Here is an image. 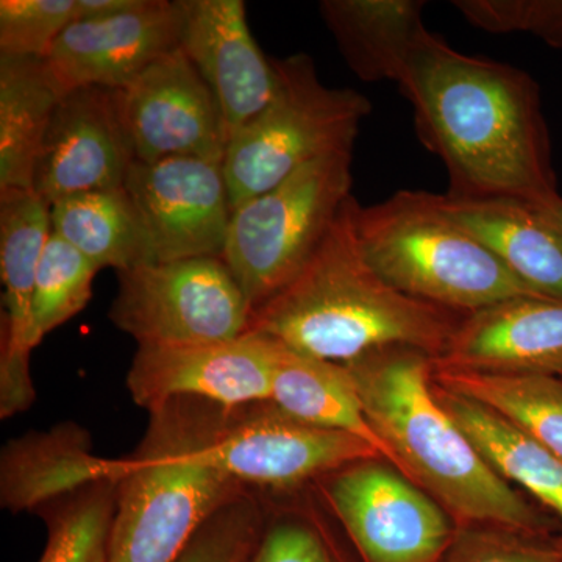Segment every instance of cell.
<instances>
[{
	"label": "cell",
	"instance_id": "1",
	"mask_svg": "<svg viewBox=\"0 0 562 562\" xmlns=\"http://www.w3.org/2000/svg\"><path fill=\"white\" fill-rule=\"evenodd\" d=\"M398 87L422 143L449 172L447 194L536 206L560 195L538 90L522 70L462 54L430 32Z\"/></svg>",
	"mask_w": 562,
	"mask_h": 562
},
{
	"label": "cell",
	"instance_id": "2",
	"mask_svg": "<svg viewBox=\"0 0 562 562\" xmlns=\"http://www.w3.org/2000/svg\"><path fill=\"white\" fill-rule=\"evenodd\" d=\"M355 201L351 195L301 272L255 310L249 331L338 364L391 347L436 360L460 322L395 290L372 268L355 231Z\"/></svg>",
	"mask_w": 562,
	"mask_h": 562
},
{
	"label": "cell",
	"instance_id": "3",
	"mask_svg": "<svg viewBox=\"0 0 562 562\" xmlns=\"http://www.w3.org/2000/svg\"><path fill=\"white\" fill-rule=\"evenodd\" d=\"M346 366L394 468L461 527L490 524L528 538L546 530L541 514L491 468L438 401L431 355L391 347Z\"/></svg>",
	"mask_w": 562,
	"mask_h": 562
},
{
	"label": "cell",
	"instance_id": "4",
	"mask_svg": "<svg viewBox=\"0 0 562 562\" xmlns=\"http://www.w3.org/2000/svg\"><path fill=\"white\" fill-rule=\"evenodd\" d=\"M176 398L150 413L146 438L116 483L106 562H177L203 525L244 495L209 460L225 408Z\"/></svg>",
	"mask_w": 562,
	"mask_h": 562
},
{
	"label": "cell",
	"instance_id": "5",
	"mask_svg": "<svg viewBox=\"0 0 562 562\" xmlns=\"http://www.w3.org/2000/svg\"><path fill=\"white\" fill-rule=\"evenodd\" d=\"M355 231L373 269L395 290L452 313L539 297L439 205L438 194L398 191L372 206L355 201Z\"/></svg>",
	"mask_w": 562,
	"mask_h": 562
},
{
	"label": "cell",
	"instance_id": "6",
	"mask_svg": "<svg viewBox=\"0 0 562 562\" xmlns=\"http://www.w3.org/2000/svg\"><path fill=\"white\" fill-rule=\"evenodd\" d=\"M277 88L228 143L224 172L232 209L265 194L324 155L353 150L372 105L353 90L322 83L310 55L273 58Z\"/></svg>",
	"mask_w": 562,
	"mask_h": 562
},
{
	"label": "cell",
	"instance_id": "7",
	"mask_svg": "<svg viewBox=\"0 0 562 562\" xmlns=\"http://www.w3.org/2000/svg\"><path fill=\"white\" fill-rule=\"evenodd\" d=\"M351 154L324 155L233 210L221 258L251 314L301 272L349 202Z\"/></svg>",
	"mask_w": 562,
	"mask_h": 562
},
{
	"label": "cell",
	"instance_id": "8",
	"mask_svg": "<svg viewBox=\"0 0 562 562\" xmlns=\"http://www.w3.org/2000/svg\"><path fill=\"white\" fill-rule=\"evenodd\" d=\"M110 321L140 346L233 341L251 310L221 257L150 262L117 272Z\"/></svg>",
	"mask_w": 562,
	"mask_h": 562
},
{
	"label": "cell",
	"instance_id": "9",
	"mask_svg": "<svg viewBox=\"0 0 562 562\" xmlns=\"http://www.w3.org/2000/svg\"><path fill=\"white\" fill-rule=\"evenodd\" d=\"M327 497L364 562H441L457 532L435 498L379 460L336 472Z\"/></svg>",
	"mask_w": 562,
	"mask_h": 562
},
{
	"label": "cell",
	"instance_id": "10",
	"mask_svg": "<svg viewBox=\"0 0 562 562\" xmlns=\"http://www.w3.org/2000/svg\"><path fill=\"white\" fill-rule=\"evenodd\" d=\"M224 409L206 453L214 468L251 486L286 490L382 454L357 436L324 430L269 408Z\"/></svg>",
	"mask_w": 562,
	"mask_h": 562
},
{
	"label": "cell",
	"instance_id": "11",
	"mask_svg": "<svg viewBox=\"0 0 562 562\" xmlns=\"http://www.w3.org/2000/svg\"><path fill=\"white\" fill-rule=\"evenodd\" d=\"M124 187L155 261L222 257L233 214L224 161H135Z\"/></svg>",
	"mask_w": 562,
	"mask_h": 562
},
{
	"label": "cell",
	"instance_id": "12",
	"mask_svg": "<svg viewBox=\"0 0 562 562\" xmlns=\"http://www.w3.org/2000/svg\"><path fill=\"white\" fill-rule=\"evenodd\" d=\"M279 344L247 331L233 341L198 346H140L127 387L151 413L176 398L233 409L271 401Z\"/></svg>",
	"mask_w": 562,
	"mask_h": 562
},
{
	"label": "cell",
	"instance_id": "13",
	"mask_svg": "<svg viewBox=\"0 0 562 562\" xmlns=\"http://www.w3.org/2000/svg\"><path fill=\"white\" fill-rule=\"evenodd\" d=\"M117 94L136 161H224L227 135L220 102L180 46Z\"/></svg>",
	"mask_w": 562,
	"mask_h": 562
},
{
	"label": "cell",
	"instance_id": "14",
	"mask_svg": "<svg viewBox=\"0 0 562 562\" xmlns=\"http://www.w3.org/2000/svg\"><path fill=\"white\" fill-rule=\"evenodd\" d=\"M177 47L176 2L136 0L121 13L70 22L43 66L60 98L80 88L121 90Z\"/></svg>",
	"mask_w": 562,
	"mask_h": 562
},
{
	"label": "cell",
	"instance_id": "15",
	"mask_svg": "<svg viewBox=\"0 0 562 562\" xmlns=\"http://www.w3.org/2000/svg\"><path fill=\"white\" fill-rule=\"evenodd\" d=\"M136 161L117 90L63 94L36 165L33 191L44 201L124 187Z\"/></svg>",
	"mask_w": 562,
	"mask_h": 562
},
{
	"label": "cell",
	"instance_id": "16",
	"mask_svg": "<svg viewBox=\"0 0 562 562\" xmlns=\"http://www.w3.org/2000/svg\"><path fill=\"white\" fill-rule=\"evenodd\" d=\"M179 46L220 102L227 146L277 88L273 58L251 36L243 0H177Z\"/></svg>",
	"mask_w": 562,
	"mask_h": 562
},
{
	"label": "cell",
	"instance_id": "17",
	"mask_svg": "<svg viewBox=\"0 0 562 562\" xmlns=\"http://www.w3.org/2000/svg\"><path fill=\"white\" fill-rule=\"evenodd\" d=\"M52 235L50 203L35 191L0 195V276L3 291L0 408L18 414L35 402L31 372L32 297Z\"/></svg>",
	"mask_w": 562,
	"mask_h": 562
},
{
	"label": "cell",
	"instance_id": "18",
	"mask_svg": "<svg viewBox=\"0 0 562 562\" xmlns=\"http://www.w3.org/2000/svg\"><path fill=\"white\" fill-rule=\"evenodd\" d=\"M435 368L562 376V301L530 295L469 314Z\"/></svg>",
	"mask_w": 562,
	"mask_h": 562
},
{
	"label": "cell",
	"instance_id": "19",
	"mask_svg": "<svg viewBox=\"0 0 562 562\" xmlns=\"http://www.w3.org/2000/svg\"><path fill=\"white\" fill-rule=\"evenodd\" d=\"M125 460L92 452L91 438L72 422L11 439L0 460V503L11 513L44 508L101 483H117Z\"/></svg>",
	"mask_w": 562,
	"mask_h": 562
},
{
	"label": "cell",
	"instance_id": "20",
	"mask_svg": "<svg viewBox=\"0 0 562 562\" xmlns=\"http://www.w3.org/2000/svg\"><path fill=\"white\" fill-rule=\"evenodd\" d=\"M439 205L539 297L562 301V233L531 203L438 194Z\"/></svg>",
	"mask_w": 562,
	"mask_h": 562
},
{
	"label": "cell",
	"instance_id": "21",
	"mask_svg": "<svg viewBox=\"0 0 562 562\" xmlns=\"http://www.w3.org/2000/svg\"><path fill=\"white\" fill-rule=\"evenodd\" d=\"M319 9L344 60L364 81L401 85L430 35L417 0H324Z\"/></svg>",
	"mask_w": 562,
	"mask_h": 562
},
{
	"label": "cell",
	"instance_id": "22",
	"mask_svg": "<svg viewBox=\"0 0 562 562\" xmlns=\"http://www.w3.org/2000/svg\"><path fill=\"white\" fill-rule=\"evenodd\" d=\"M277 344L279 350L269 403L303 424L357 436L394 465L390 449L366 416L350 369Z\"/></svg>",
	"mask_w": 562,
	"mask_h": 562
},
{
	"label": "cell",
	"instance_id": "23",
	"mask_svg": "<svg viewBox=\"0 0 562 562\" xmlns=\"http://www.w3.org/2000/svg\"><path fill=\"white\" fill-rule=\"evenodd\" d=\"M435 391L446 412L491 468L506 482L524 487L553 512L562 525L561 458L482 403L439 383H435Z\"/></svg>",
	"mask_w": 562,
	"mask_h": 562
},
{
	"label": "cell",
	"instance_id": "24",
	"mask_svg": "<svg viewBox=\"0 0 562 562\" xmlns=\"http://www.w3.org/2000/svg\"><path fill=\"white\" fill-rule=\"evenodd\" d=\"M58 99L43 60L0 55V195L33 191Z\"/></svg>",
	"mask_w": 562,
	"mask_h": 562
},
{
	"label": "cell",
	"instance_id": "25",
	"mask_svg": "<svg viewBox=\"0 0 562 562\" xmlns=\"http://www.w3.org/2000/svg\"><path fill=\"white\" fill-rule=\"evenodd\" d=\"M50 216L52 232L99 271L157 262L125 187L68 195L52 203Z\"/></svg>",
	"mask_w": 562,
	"mask_h": 562
},
{
	"label": "cell",
	"instance_id": "26",
	"mask_svg": "<svg viewBox=\"0 0 562 562\" xmlns=\"http://www.w3.org/2000/svg\"><path fill=\"white\" fill-rule=\"evenodd\" d=\"M436 383L482 403L562 460V376L436 369Z\"/></svg>",
	"mask_w": 562,
	"mask_h": 562
},
{
	"label": "cell",
	"instance_id": "27",
	"mask_svg": "<svg viewBox=\"0 0 562 562\" xmlns=\"http://www.w3.org/2000/svg\"><path fill=\"white\" fill-rule=\"evenodd\" d=\"M98 272L87 257L52 232L33 288V349L55 328L83 312Z\"/></svg>",
	"mask_w": 562,
	"mask_h": 562
},
{
	"label": "cell",
	"instance_id": "28",
	"mask_svg": "<svg viewBox=\"0 0 562 562\" xmlns=\"http://www.w3.org/2000/svg\"><path fill=\"white\" fill-rule=\"evenodd\" d=\"M116 513V483H101L70 495L50 520L40 562H106Z\"/></svg>",
	"mask_w": 562,
	"mask_h": 562
},
{
	"label": "cell",
	"instance_id": "29",
	"mask_svg": "<svg viewBox=\"0 0 562 562\" xmlns=\"http://www.w3.org/2000/svg\"><path fill=\"white\" fill-rule=\"evenodd\" d=\"M77 16V0H2L0 55L44 60Z\"/></svg>",
	"mask_w": 562,
	"mask_h": 562
},
{
	"label": "cell",
	"instance_id": "30",
	"mask_svg": "<svg viewBox=\"0 0 562 562\" xmlns=\"http://www.w3.org/2000/svg\"><path fill=\"white\" fill-rule=\"evenodd\" d=\"M261 536L258 506L244 494L203 525L177 562H250Z\"/></svg>",
	"mask_w": 562,
	"mask_h": 562
},
{
	"label": "cell",
	"instance_id": "31",
	"mask_svg": "<svg viewBox=\"0 0 562 562\" xmlns=\"http://www.w3.org/2000/svg\"><path fill=\"white\" fill-rule=\"evenodd\" d=\"M473 27L490 33H530L562 47V0H457Z\"/></svg>",
	"mask_w": 562,
	"mask_h": 562
},
{
	"label": "cell",
	"instance_id": "32",
	"mask_svg": "<svg viewBox=\"0 0 562 562\" xmlns=\"http://www.w3.org/2000/svg\"><path fill=\"white\" fill-rule=\"evenodd\" d=\"M441 562H562V542H535L503 528L461 527Z\"/></svg>",
	"mask_w": 562,
	"mask_h": 562
},
{
	"label": "cell",
	"instance_id": "33",
	"mask_svg": "<svg viewBox=\"0 0 562 562\" xmlns=\"http://www.w3.org/2000/svg\"><path fill=\"white\" fill-rule=\"evenodd\" d=\"M250 562H336L327 543L308 525L279 522L261 536Z\"/></svg>",
	"mask_w": 562,
	"mask_h": 562
},
{
	"label": "cell",
	"instance_id": "34",
	"mask_svg": "<svg viewBox=\"0 0 562 562\" xmlns=\"http://www.w3.org/2000/svg\"><path fill=\"white\" fill-rule=\"evenodd\" d=\"M135 3L136 0H77V9H79L77 20L110 16V14L131 9Z\"/></svg>",
	"mask_w": 562,
	"mask_h": 562
},
{
	"label": "cell",
	"instance_id": "35",
	"mask_svg": "<svg viewBox=\"0 0 562 562\" xmlns=\"http://www.w3.org/2000/svg\"><path fill=\"white\" fill-rule=\"evenodd\" d=\"M538 209L542 211L543 216L547 217L554 227L562 233V198L558 195L553 201L538 205Z\"/></svg>",
	"mask_w": 562,
	"mask_h": 562
}]
</instances>
